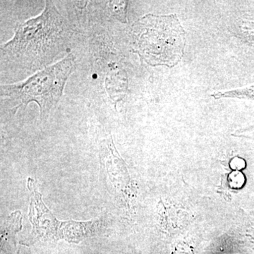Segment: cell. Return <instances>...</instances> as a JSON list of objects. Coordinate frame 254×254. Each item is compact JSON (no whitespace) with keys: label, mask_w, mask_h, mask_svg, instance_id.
I'll use <instances>...</instances> for the list:
<instances>
[{"label":"cell","mask_w":254,"mask_h":254,"mask_svg":"<svg viewBox=\"0 0 254 254\" xmlns=\"http://www.w3.org/2000/svg\"><path fill=\"white\" fill-rule=\"evenodd\" d=\"M75 66L74 56L69 54L24 81L1 85V115L6 113L11 118L23 105L26 107L34 102L39 107L42 121H45L61 99Z\"/></svg>","instance_id":"2"},{"label":"cell","mask_w":254,"mask_h":254,"mask_svg":"<svg viewBox=\"0 0 254 254\" xmlns=\"http://www.w3.org/2000/svg\"><path fill=\"white\" fill-rule=\"evenodd\" d=\"M73 36L72 26L54 2L46 1L41 14L18 24L13 38L1 45V80L24 81L61 61L71 54Z\"/></svg>","instance_id":"1"},{"label":"cell","mask_w":254,"mask_h":254,"mask_svg":"<svg viewBox=\"0 0 254 254\" xmlns=\"http://www.w3.org/2000/svg\"><path fill=\"white\" fill-rule=\"evenodd\" d=\"M110 9L115 15L121 21H125L127 19V1H110Z\"/></svg>","instance_id":"4"},{"label":"cell","mask_w":254,"mask_h":254,"mask_svg":"<svg viewBox=\"0 0 254 254\" xmlns=\"http://www.w3.org/2000/svg\"><path fill=\"white\" fill-rule=\"evenodd\" d=\"M133 51L150 66L173 67L186 46L185 31L176 14H147L132 26Z\"/></svg>","instance_id":"3"}]
</instances>
